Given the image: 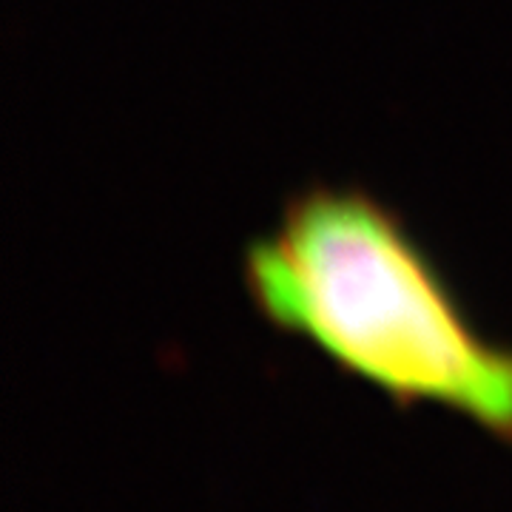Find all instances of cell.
Returning <instances> with one entry per match:
<instances>
[{"label":"cell","mask_w":512,"mask_h":512,"mask_svg":"<svg viewBox=\"0 0 512 512\" xmlns=\"http://www.w3.org/2000/svg\"><path fill=\"white\" fill-rule=\"evenodd\" d=\"M254 313L402 404H439L512 441V345L476 325L402 214L362 185L313 183L248 242Z\"/></svg>","instance_id":"obj_1"}]
</instances>
